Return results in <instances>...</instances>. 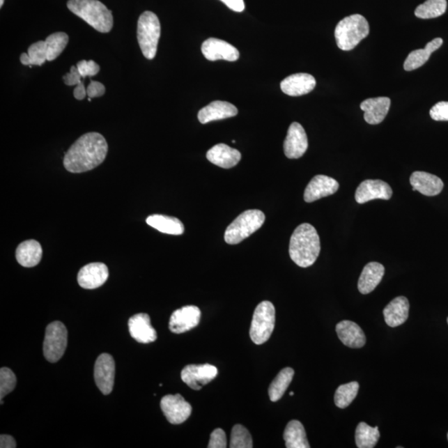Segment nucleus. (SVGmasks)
Here are the masks:
<instances>
[{
	"mask_svg": "<svg viewBox=\"0 0 448 448\" xmlns=\"http://www.w3.org/2000/svg\"><path fill=\"white\" fill-rule=\"evenodd\" d=\"M107 151V142L102 134L86 133L69 148L63 160L64 167L71 173L91 171L105 160Z\"/></svg>",
	"mask_w": 448,
	"mask_h": 448,
	"instance_id": "1",
	"label": "nucleus"
},
{
	"mask_svg": "<svg viewBox=\"0 0 448 448\" xmlns=\"http://www.w3.org/2000/svg\"><path fill=\"white\" fill-rule=\"evenodd\" d=\"M320 241L318 233L312 225L302 224L291 235L289 254L291 260L301 268L312 266L318 258Z\"/></svg>",
	"mask_w": 448,
	"mask_h": 448,
	"instance_id": "2",
	"label": "nucleus"
},
{
	"mask_svg": "<svg viewBox=\"0 0 448 448\" xmlns=\"http://www.w3.org/2000/svg\"><path fill=\"white\" fill-rule=\"evenodd\" d=\"M68 8L100 33H109L113 27L111 12L98 0H69Z\"/></svg>",
	"mask_w": 448,
	"mask_h": 448,
	"instance_id": "3",
	"label": "nucleus"
},
{
	"mask_svg": "<svg viewBox=\"0 0 448 448\" xmlns=\"http://www.w3.org/2000/svg\"><path fill=\"white\" fill-rule=\"evenodd\" d=\"M369 33L368 21L360 15L346 17L339 22L334 30L337 46L343 51L354 49L363 39L369 36Z\"/></svg>",
	"mask_w": 448,
	"mask_h": 448,
	"instance_id": "4",
	"label": "nucleus"
},
{
	"mask_svg": "<svg viewBox=\"0 0 448 448\" xmlns=\"http://www.w3.org/2000/svg\"><path fill=\"white\" fill-rule=\"evenodd\" d=\"M160 31L162 28L157 15L153 12H144L138 20L137 39L142 54L147 59H153L157 53Z\"/></svg>",
	"mask_w": 448,
	"mask_h": 448,
	"instance_id": "5",
	"label": "nucleus"
},
{
	"mask_svg": "<svg viewBox=\"0 0 448 448\" xmlns=\"http://www.w3.org/2000/svg\"><path fill=\"white\" fill-rule=\"evenodd\" d=\"M264 222L265 215L262 211L250 210L243 212L226 229L225 242L228 245H238L250 235L258 231Z\"/></svg>",
	"mask_w": 448,
	"mask_h": 448,
	"instance_id": "6",
	"label": "nucleus"
},
{
	"mask_svg": "<svg viewBox=\"0 0 448 448\" xmlns=\"http://www.w3.org/2000/svg\"><path fill=\"white\" fill-rule=\"evenodd\" d=\"M276 323V310L268 301L256 307L250 328V337L256 345H263L271 337Z\"/></svg>",
	"mask_w": 448,
	"mask_h": 448,
	"instance_id": "7",
	"label": "nucleus"
},
{
	"mask_svg": "<svg viewBox=\"0 0 448 448\" xmlns=\"http://www.w3.org/2000/svg\"><path fill=\"white\" fill-rule=\"evenodd\" d=\"M68 346V330L60 321L47 326L43 355L50 363H56L63 357Z\"/></svg>",
	"mask_w": 448,
	"mask_h": 448,
	"instance_id": "8",
	"label": "nucleus"
},
{
	"mask_svg": "<svg viewBox=\"0 0 448 448\" xmlns=\"http://www.w3.org/2000/svg\"><path fill=\"white\" fill-rule=\"evenodd\" d=\"M160 408L171 424H181L189 419L192 413V407L182 395H167L160 401Z\"/></svg>",
	"mask_w": 448,
	"mask_h": 448,
	"instance_id": "9",
	"label": "nucleus"
},
{
	"mask_svg": "<svg viewBox=\"0 0 448 448\" xmlns=\"http://www.w3.org/2000/svg\"><path fill=\"white\" fill-rule=\"evenodd\" d=\"M217 369L215 365L189 364L181 372L183 382L194 390H200L203 386L214 380L217 376Z\"/></svg>",
	"mask_w": 448,
	"mask_h": 448,
	"instance_id": "10",
	"label": "nucleus"
},
{
	"mask_svg": "<svg viewBox=\"0 0 448 448\" xmlns=\"http://www.w3.org/2000/svg\"><path fill=\"white\" fill-rule=\"evenodd\" d=\"M116 365L114 359L109 354H102L95 361L94 378L95 385L103 394L111 393L114 386Z\"/></svg>",
	"mask_w": 448,
	"mask_h": 448,
	"instance_id": "11",
	"label": "nucleus"
},
{
	"mask_svg": "<svg viewBox=\"0 0 448 448\" xmlns=\"http://www.w3.org/2000/svg\"><path fill=\"white\" fill-rule=\"evenodd\" d=\"M201 311L195 306H186L173 312L169 328L175 334H182L192 330L199 324Z\"/></svg>",
	"mask_w": 448,
	"mask_h": 448,
	"instance_id": "12",
	"label": "nucleus"
},
{
	"mask_svg": "<svg viewBox=\"0 0 448 448\" xmlns=\"http://www.w3.org/2000/svg\"><path fill=\"white\" fill-rule=\"evenodd\" d=\"M392 195L393 190L386 182L380 180H367L361 183L356 190L355 200L361 204L373 199L389 200Z\"/></svg>",
	"mask_w": 448,
	"mask_h": 448,
	"instance_id": "13",
	"label": "nucleus"
},
{
	"mask_svg": "<svg viewBox=\"0 0 448 448\" xmlns=\"http://www.w3.org/2000/svg\"><path fill=\"white\" fill-rule=\"evenodd\" d=\"M308 139L301 124L293 123L290 125L284 141V152L288 159H299L306 153Z\"/></svg>",
	"mask_w": 448,
	"mask_h": 448,
	"instance_id": "14",
	"label": "nucleus"
},
{
	"mask_svg": "<svg viewBox=\"0 0 448 448\" xmlns=\"http://www.w3.org/2000/svg\"><path fill=\"white\" fill-rule=\"evenodd\" d=\"M201 50L206 59L210 61L223 59L229 62H235L239 59V52L236 47L221 39H207L203 42Z\"/></svg>",
	"mask_w": 448,
	"mask_h": 448,
	"instance_id": "15",
	"label": "nucleus"
},
{
	"mask_svg": "<svg viewBox=\"0 0 448 448\" xmlns=\"http://www.w3.org/2000/svg\"><path fill=\"white\" fill-rule=\"evenodd\" d=\"M108 277L109 271L105 264L93 263L86 265L80 270L77 281L82 288L93 290L105 284Z\"/></svg>",
	"mask_w": 448,
	"mask_h": 448,
	"instance_id": "16",
	"label": "nucleus"
},
{
	"mask_svg": "<svg viewBox=\"0 0 448 448\" xmlns=\"http://www.w3.org/2000/svg\"><path fill=\"white\" fill-rule=\"evenodd\" d=\"M339 187V183L326 176H316L309 183L305 193H304V199L307 203H312L316 200L325 198L337 193Z\"/></svg>",
	"mask_w": 448,
	"mask_h": 448,
	"instance_id": "17",
	"label": "nucleus"
},
{
	"mask_svg": "<svg viewBox=\"0 0 448 448\" xmlns=\"http://www.w3.org/2000/svg\"><path fill=\"white\" fill-rule=\"evenodd\" d=\"M128 325L130 336L137 342L150 343L157 340V332L152 327L150 317L146 313L130 317Z\"/></svg>",
	"mask_w": 448,
	"mask_h": 448,
	"instance_id": "18",
	"label": "nucleus"
},
{
	"mask_svg": "<svg viewBox=\"0 0 448 448\" xmlns=\"http://www.w3.org/2000/svg\"><path fill=\"white\" fill-rule=\"evenodd\" d=\"M316 85L315 77L307 73L293 74L281 82V89L291 97L310 93Z\"/></svg>",
	"mask_w": 448,
	"mask_h": 448,
	"instance_id": "19",
	"label": "nucleus"
},
{
	"mask_svg": "<svg viewBox=\"0 0 448 448\" xmlns=\"http://www.w3.org/2000/svg\"><path fill=\"white\" fill-rule=\"evenodd\" d=\"M410 184L413 191H419L426 196H436L443 189V182L440 178L427 172L415 171L410 177Z\"/></svg>",
	"mask_w": 448,
	"mask_h": 448,
	"instance_id": "20",
	"label": "nucleus"
},
{
	"mask_svg": "<svg viewBox=\"0 0 448 448\" xmlns=\"http://www.w3.org/2000/svg\"><path fill=\"white\" fill-rule=\"evenodd\" d=\"M391 101L389 98H376L365 100L360 104L364 112V118L368 124H380L389 111Z\"/></svg>",
	"mask_w": 448,
	"mask_h": 448,
	"instance_id": "21",
	"label": "nucleus"
},
{
	"mask_svg": "<svg viewBox=\"0 0 448 448\" xmlns=\"http://www.w3.org/2000/svg\"><path fill=\"white\" fill-rule=\"evenodd\" d=\"M236 107L227 102L215 101L201 109L198 114L200 123L207 124L211 121L230 118L237 116Z\"/></svg>",
	"mask_w": 448,
	"mask_h": 448,
	"instance_id": "22",
	"label": "nucleus"
},
{
	"mask_svg": "<svg viewBox=\"0 0 448 448\" xmlns=\"http://www.w3.org/2000/svg\"><path fill=\"white\" fill-rule=\"evenodd\" d=\"M208 162L224 169H230L240 162V152L225 144H217L207 152Z\"/></svg>",
	"mask_w": 448,
	"mask_h": 448,
	"instance_id": "23",
	"label": "nucleus"
},
{
	"mask_svg": "<svg viewBox=\"0 0 448 448\" xmlns=\"http://www.w3.org/2000/svg\"><path fill=\"white\" fill-rule=\"evenodd\" d=\"M337 333L343 345L353 349L362 348L366 343V337L363 330L351 320H342L338 323Z\"/></svg>",
	"mask_w": 448,
	"mask_h": 448,
	"instance_id": "24",
	"label": "nucleus"
},
{
	"mask_svg": "<svg viewBox=\"0 0 448 448\" xmlns=\"http://www.w3.org/2000/svg\"><path fill=\"white\" fill-rule=\"evenodd\" d=\"M385 272V267L382 264L376 262L368 263L360 277L358 282L360 293L364 295L372 293L380 284Z\"/></svg>",
	"mask_w": 448,
	"mask_h": 448,
	"instance_id": "25",
	"label": "nucleus"
},
{
	"mask_svg": "<svg viewBox=\"0 0 448 448\" xmlns=\"http://www.w3.org/2000/svg\"><path fill=\"white\" fill-rule=\"evenodd\" d=\"M410 302L404 297L396 298L384 309L385 323L390 327L403 325L410 314Z\"/></svg>",
	"mask_w": 448,
	"mask_h": 448,
	"instance_id": "26",
	"label": "nucleus"
},
{
	"mask_svg": "<svg viewBox=\"0 0 448 448\" xmlns=\"http://www.w3.org/2000/svg\"><path fill=\"white\" fill-rule=\"evenodd\" d=\"M43 249L36 240H28L20 243L16 250V258L21 266L33 268L40 263Z\"/></svg>",
	"mask_w": 448,
	"mask_h": 448,
	"instance_id": "27",
	"label": "nucleus"
},
{
	"mask_svg": "<svg viewBox=\"0 0 448 448\" xmlns=\"http://www.w3.org/2000/svg\"><path fill=\"white\" fill-rule=\"evenodd\" d=\"M443 40L441 38H434L433 41L429 42L428 45H426L425 49L411 52V53L408 54L405 62H404V70L410 72L424 66V65L428 62L431 54H432L433 52L440 49Z\"/></svg>",
	"mask_w": 448,
	"mask_h": 448,
	"instance_id": "28",
	"label": "nucleus"
},
{
	"mask_svg": "<svg viewBox=\"0 0 448 448\" xmlns=\"http://www.w3.org/2000/svg\"><path fill=\"white\" fill-rule=\"evenodd\" d=\"M146 223L160 233L171 235H181L185 232L184 224L176 217L162 215H154L147 217Z\"/></svg>",
	"mask_w": 448,
	"mask_h": 448,
	"instance_id": "29",
	"label": "nucleus"
},
{
	"mask_svg": "<svg viewBox=\"0 0 448 448\" xmlns=\"http://www.w3.org/2000/svg\"><path fill=\"white\" fill-rule=\"evenodd\" d=\"M284 438L287 448L311 447L307 441L305 428L298 420H291L287 424Z\"/></svg>",
	"mask_w": 448,
	"mask_h": 448,
	"instance_id": "30",
	"label": "nucleus"
},
{
	"mask_svg": "<svg viewBox=\"0 0 448 448\" xmlns=\"http://www.w3.org/2000/svg\"><path fill=\"white\" fill-rule=\"evenodd\" d=\"M294 373L293 369L287 367L281 369L277 376L274 378L268 389L269 398L272 402H277L282 398L293 381Z\"/></svg>",
	"mask_w": 448,
	"mask_h": 448,
	"instance_id": "31",
	"label": "nucleus"
},
{
	"mask_svg": "<svg viewBox=\"0 0 448 448\" xmlns=\"http://www.w3.org/2000/svg\"><path fill=\"white\" fill-rule=\"evenodd\" d=\"M378 428H372L365 423H360L355 431L356 446L359 448L375 447L380 439Z\"/></svg>",
	"mask_w": 448,
	"mask_h": 448,
	"instance_id": "32",
	"label": "nucleus"
},
{
	"mask_svg": "<svg viewBox=\"0 0 448 448\" xmlns=\"http://www.w3.org/2000/svg\"><path fill=\"white\" fill-rule=\"evenodd\" d=\"M447 6V0H427L417 7L415 15L423 20L438 18L445 14Z\"/></svg>",
	"mask_w": 448,
	"mask_h": 448,
	"instance_id": "33",
	"label": "nucleus"
},
{
	"mask_svg": "<svg viewBox=\"0 0 448 448\" xmlns=\"http://www.w3.org/2000/svg\"><path fill=\"white\" fill-rule=\"evenodd\" d=\"M359 389L358 382H350L341 385L334 394V403L338 408L343 410L354 401L358 394Z\"/></svg>",
	"mask_w": 448,
	"mask_h": 448,
	"instance_id": "34",
	"label": "nucleus"
},
{
	"mask_svg": "<svg viewBox=\"0 0 448 448\" xmlns=\"http://www.w3.org/2000/svg\"><path fill=\"white\" fill-rule=\"evenodd\" d=\"M69 37L67 33L58 32L51 34L46 38L47 59L54 61L63 53L67 47Z\"/></svg>",
	"mask_w": 448,
	"mask_h": 448,
	"instance_id": "35",
	"label": "nucleus"
},
{
	"mask_svg": "<svg viewBox=\"0 0 448 448\" xmlns=\"http://www.w3.org/2000/svg\"><path fill=\"white\" fill-rule=\"evenodd\" d=\"M252 438L249 431L242 425H235L232 429L230 447L231 448H252Z\"/></svg>",
	"mask_w": 448,
	"mask_h": 448,
	"instance_id": "36",
	"label": "nucleus"
},
{
	"mask_svg": "<svg viewBox=\"0 0 448 448\" xmlns=\"http://www.w3.org/2000/svg\"><path fill=\"white\" fill-rule=\"evenodd\" d=\"M17 378L10 369L3 367L0 369V399L3 400L15 389Z\"/></svg>",
	"mask_w": 448,
	"mask_h": 448,
	"instance_id": "37",
	"label": "nucleus"
},
{
	"mask_svg": "<svg viewBox=\"0 0 448 448\" xmlns=\"http://www.w3.org/2000/svg\"><path fill=\"white\" fill-rule=\"evenodd\" d=\"M28 54L30 61H31V66H33V65L42 66V65L47 61L45 41H39L33 43V45L29 47Z\"/></svg>",
	"mask_w": 448,
	"mask_h": 448,
	"instance_id": "38",
	"label": "nucleus"
},
{
	"mask_svg": "<svg viewBox=\"0 0 448 448\" xmlns=\"http://www.w3.org/2000/svg\"><path fill=\"white\" fill-rule=\"evenodd\" d=\"M77 68L82 77H94L100 72V66L94 61H80L77 63Z\"/></svg>",
	"mask_w": 448,
	"mask_h": 448,
	"instance_id": "39",
	"label": "nucleus"
},
{
	"mask_svg": "<svg viewBox=\"0 0 448 448\" xmlns=\"http://www.w3.org/2000/svg\"><path fill=\"white\" fill-rule=\"evenodd\" d=\"M430 116L437 121H448V102H440L431 108Z\"/></svg>",
	"mask_w": 448,
	"mask_h": 448,
	"instance_id": "40",
	"label": "nucleus"
},
{
	"mask_svg": "<svg viewBox=\"0 0 448 448\" xmlns=\"http://www.w3.org/2000/svg\"><path fill=\"white\" fill-rule=\"evenodd\" d=\"M208 448H225L227 447V437L223 429L217 428L212 433Z\"/></svg>",
	"mask_w": 448,
	"mask_h": 448,
	"instance_id": "41",
	"label": "nucleus"
},
{
	"mask_svg": "<svg viewBox=\"0 0 448 448\" xmlns=\"http://www.w3.org/2000/svg\"><path fill=\"white\" fill-rule=\"evenodd\" d=\"M106 93L105 86L101 82L91 81V84L86 89V93L90 98L102 97Z\"/></svg>",
	"mask_w": 448,
	"mask_h": 448,
	"instance_id": "42",
	"label": "nucleus"
},
{
	"mask_svg": "<svg viewBox=\"0 0 448 448\" xmlns=\"http://www.w3.org/2000/svg\"><path fill=\"white\" fill-rule=\"evenodd\" d=\"M82 77L79 71L75 66H72L70 72H68L63 77L65 84L68 86H77L80 84Z\"/></svg>",
	"mask_w": 448,
	"mask_h": 448,
	"instance_id": "43",
	"label": "nucleus"
},
{
	"mask_svg": "<svg viewBox=\"0 0 448 448\" xmlns=\"http://www.w3.org/2000/svg\"><path fill=\"white\" fill-rule=\"evenodd\" d=\"M221 1L235 12L240 13L245 10V3L243 0H221Z\"/></svg>",
	"mask_w": 448,
	"mask_h": 448,
	"instance_id": "44",
	"label": "nucleus"
},
{
	"mask_svg": "<svg viewBox=\"0 0 448 448\" xmlns=\"http://www.w3.org/2000/svg\"><path fill=\"white\" fill-rule=\"evenodd\" d=\"M17 447L15 438L10 435L2 434L0 436V447L15 448Z\"/></svg>",
	"mask_w": 448,
	"mask_h": 448,
	"instance_id": "45",
	"label": "nucleus"
},
{
	"mask_svg": "<svg viewBox=\"0 0 448 448\" xmlns=\"http://www.w3.org/2000/svg\"><path fill=\"white\" fill-rule=\"evenodd\" d=\"M74 98H75L77 100H84L86 98V95H88L86 93V90L85 89L84 84H82V82H80L79 84L77 85V88L74 89Z\"/></svg>",
	"mask_w": 448,
	"mask_h": 448,
	"instance_id": "46",
	"label": "nucleus"
},
{
	"mask_svg": "<svg viewBox=\"0 0 448 448\" xmlns=\"http://www.w3.org/2000/svg\"><path fill=\"white\" fill-rule=\"evenodd\" d=\"M21 63L25 65V66L31 67V61L28 54H22L20 56Z\"/></svg>",
	"mask_w": 448,
	"mask_h": 448,
	"instance_id": "47",
	"label": "nucleus"
},
{
	"mask_svg": "<svg viewBox=\"0 0 448 448\" xmlns=\"http://www.w3.org/2000/svg\"><path fill=\"white\" fill-rule=\"evenodd\" d=\"M3 2L4 0H0V7H2L3 6Z\"/></svg>",
	"mask_w": 448,
	"mask_h": 448,
	"instance_id": "48",
	"label": "nucleus"
},
{
	"mask_svg": "<svg viewBox=\"0 0 448 448\" xmlns=\"http://www.w3.org/2000/svg\"><path fill=\"white\" fill-rule=\"evenodd\" d=\"M290 395H291V396H293V395H294V393H293V392H291V393H290Z\"/></svg>",
	"mask_w": 448,
	"mask_h": 448,
	"instance_id": "49",
	"label": "nucleus"
},
{
	"mask_svg": "<svg viewBox=\"0 0 448 448\" xmlns=\"http://www.w3.org/2000/svg\"><path fill=\"white\" fill-rule=\"evenodd\" d=\"M447 439H448V433H447Z\"/></svg>",
	"mask_w": 448,
	"mask_h": 448,
	"instance_id": "50",
	"label": "nucleus"
},
{
	"mask_svg": "<svg viewBox=\"0 0 448 448\" xmlns=\"http://www.w3.org/2000/svg\"><path fill=\"white\" fill-rule=\"evenodd\" d=\"M447 324H448V318H447Z\"/></svg>",
	"mask_w": 448,
	"mask_h": 448,
	"instance_id": "51",
	"label": "nucleus"
}]
</instances>
